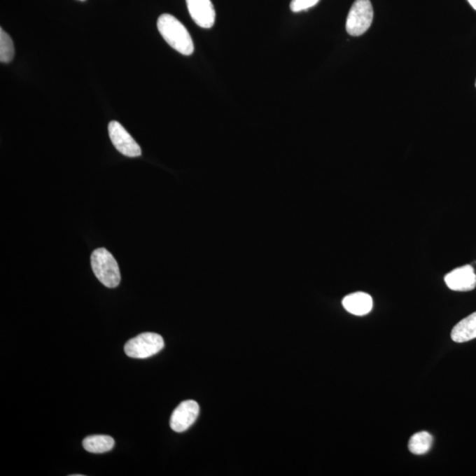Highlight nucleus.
Returning a JSON list of instances; mask_svg holds the SVG:
<instances>
[{"label":"nucleus","mask_w":476,"mask_h":476,"mask_svg":"<svg viewBox=\"0 0 476 476\" xmlns=\"http://www.w3.org/2000/svg\"><path fill=\"white\" fill-rule=\"evenodd\" d=\"M158 29L163 39L176 52L185 56L192 55L195 44L188 30L176 17L164 13L159 17Z\"/></svg>","instance_id":"f257e3e1"},{"label":"nucleus","mask_w":476,"mask_h":476,"mask_svg":"<svg viewBox=\"0 0 476 476\" xmlns=\"http://www.w3.org/2000/svg\"><path fill=\"white\" fill-rule=\"evenodd\" d=\"M452 341L463 343L476 338V312L458 322L451 332Z\"/></svg>","instance_id":"9d476101"},{"label":"nucleus","mask_w":476,"mask_h":476,"mask_svg":"<svg viewBox=\"0 0 476 476\" xmlns=\"http://www.w3.org/2000/svg\"><path fill=\"white\" fill-rule=\"evenodd\" d=\"M433 438L426 431H421L414 434L410 438L409 449L412 454L416 455L425 454L430 450L433 445Z\"/></svg>","instance_id":"f8f14e48"},{"label":"nucleus","mask_w":476,"mask_h":476,"mask_svg":"<svg viewBox=\"0 0 476 476\" xmlns=\"http://www.w3.org/2000/svg\"><path fill=\"white\" fill-rule=\"evenodd\" d=\"M475 87H476V81H475Z\"/></svg>","instance_id":"f3484780"},{"label":"nucleus","mask_w":476,"mask_h":476,"mask_svg":"<svg viewBox=\"0 0 476 476\" xmlns=\"http://www.w3.org/2000/svg\"><path fill=\"white\" fill-rule=\"evenodd\" d=\"M112 144L122 155L128 158H138L141 155V148L125 130L123 125L117 121H111L108 127Z\"/></svg>","instance_id":"39448f33"},{"label":"nucleus","mask_w":476,"mask_h":476,"mask_svg":"<svg viewBox=\"0 0 476 476\" xmlns=\"http://www.w3.org/2000/svg\"><path fill=\"white\" fill-rule=\"evenodd\" d=\"M199 414L200 406L196 401H183L172 414L171 428L176 433H183L195 424Z\"/></svg>","instance_id":"423d86ee"},{"label":"nucleus","mask_w":476,"mask_h":476,"mask_svg":"<svg viewBox=\"0 0 476 476\" xmlns=\"http://www.w3.org/2000/svg\"><path fill=\"white\" fill-rule=\"evenodd\" d=\"M445 284L454 291H470L476 287V274L472 266H463L445 275Z\"/></svg>","instance_id":"6e6552de"},{"label":"nucleus","mask_w":476,"mask_h":476,"mask_svg":"<svg viewBox=\"0 0 476 476\" xmlns=\"http://www.w3.org/2000/svg\"><path fill=\"white\" fill-rule=\"evenodd\" d=\"M373 15L372 5L370 0H356L346 18V32L352 36L363 35L372 25Z\"/></svg>","instance_id":"20e7f679"},{"label":"nucleus","mask_w":476,"mask_h":476,"mask_svg":"<svg viewBox=\"0 0 476 476\" xmlns=\"http://www.w3.org/2000/svg\"><path fill=\"white\" fill-rule=\"evenodd\" d=\"M15 57V46L11 36L0 29V61L1 63H10Z\"/></svg>","instance_id":"ddd939ff"},{"label":"nucleus","mask_w":476,"mask_h":476,"mask_svg":"<svg viewBox=\"0 0 476 476\" xmlns=\"http://www.w3.org/2000/svg\"><path fill=\"white\" fill-rule=\"evenodd\" d=\"M342 305L349 314L365 316L372 311L373 300L369 294L356 292V293L346 295L342 300Z\"/></svg>","instance_id":"1a4fd4ad"},{"label":"nucleus","mask_w":476,"mask_h":476,"mask_svg":"<svg viewBox=\"0 0 476 476\" xmlns=\"http://www.w3.org/2000/svg\"><path fill=\"white\" fill-rule=\"evenodd\" d=\"M164 348V341L161 335L155 332L141 333L132 338L125 346V352L132 358H148Z\"/></svg>","instance_id":"7ed1b4c3"},{"label":"nucleus","mask_w":476,"mask_h":476,"mask_svg":"<svg viewBox=\"0 0 476 476\" xmlns=\"http://www.w3.org/2000/svg\"><path fill=\"white\" fill-rule=\"evenodd\" d=\"M91 267L95 276L105 287L117 288L121 281L117 260L105 248L93 251L91 255Z\"/></svg>","instance_id":"f03ea898"},{"label":"nucleus","mask_w":476,"mask_h":476,"mask_svg":"<svg viewBox=\"0 0 476 476\" xmlns=\"http://www.w3.org/2000/svg\"><path fill=\"white\" fill-rule=\"evenodd\" d=\"M190 17L197 25L210 29L216 22V10L211 0H186Z\"/></svg>","instance_id":"0eeeda50"},{"label":"nucleus","mask_w":476,"mask_h":476,"mask_svg":"<svg viewBox=\"0 0 476 476\" xmlns=\"http://www.w3.org/2000/svg\"><path fill=\"white\" fill-rule=\"evenodd\" d=\"M469 4L471 5L472 8L476 10V0H468Z\"/></svg>","instance_id":"2eb2a0df"},{"label":"nucleus","mask_w":476,"mask_h":476,"mask_svg":"<svg viewBox=\"0 0 476 476\" xmlns=\"http://www.w3.org/2000/svg\"><path fill=\"white\" fill-rule=\"evenodd\" d=\"M319 0H292L290 9L292 12L298 13L304 11L317 5Z\"/></svg>","instance_id":"4468645a"},{"label":"nucleus","mask_w":476,"mask_h":476,"mask_svg":"<svg viewBox=\"0 0 476 476\" xmlns=\"http://www.w3.org/2000/svg\"><path fill=\"white\" fill-rule=\"evenodd\" d=\"M79 1H85V0H79Z\"/></svg>","instance_id":"dca6fc26"},{"label":"nucleus","mask_w":476,"mask_h":476,"mask_svg":"<svg viewBox=\"0 0 476 476\" xmlns=\"http://www.w3.org/2000/svg\"><path fill=\"white\" fill-rule=\"evenodd\" d=\"M83 444L85 450L91 454H104L113 449L115 441L106 435H94L85 438Z\"/></svg>","instance_id":"9b49d317"}]
</instances>
